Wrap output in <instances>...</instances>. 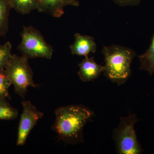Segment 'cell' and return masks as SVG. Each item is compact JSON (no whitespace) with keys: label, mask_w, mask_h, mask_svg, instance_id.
<instances>
[{"label":"cell","mask_w":154,"mask_h":154,"mask_svg":"<svg viewBox=\"0 0 154 154\" xmlns=\"http://www.w3.org/2000/svg\"><path fill=\"white\" fill-rule=\"evenodd\" d=\"M21 35L22 41L18 48L22 55L28 59L51 58L53 54L52 46L48 44L37 29L31 26H24Z\"/></svg>","instance_id":"5"},{"label":"cell","mask_w":154,"mask_h":154,"mask_svg":"<svg viewBox=\"0 0 154 154\" xmlns=\"http://www.w3.org/2000/svg\"><path fill=\"white\" fill-rule=\"evenodd\" d=\"M12 9L10 0H0V37L5 36L9 28V17Z\"/></svg>","instance_id":"11"},{"label":"cell","mask_w":154,"mask_h":154,"mask_svg":"<svg viewBox=\"0 0 154 154\" xmlns=\"http://www.w3.org/2000/svg\"><path fill=\"white\" fill-rule=\"evenodd\" d=\"M74 36V42L69 46L72 54L87 57L91 53L96 52L97 45L93 36L79 33H75Z\"/></svg>","instance_id":"8"},{"label":"cell","mask_w":154,"mask_h":154,"mask_svg":"<svg viewBox=\"0 0 154 154\" xmlns=\"http://www.w3.org/2000/svg\"><path fill=\"white\" fill-rule=\"evenodd\" d=\"M56 119L52 129L60 139L75 145L84 142L83 129L93 113L82 105L63 106L55 110Z\"/></svg>","instance_id":"1"},{"label":"cell","mask_w":154,"mask_h":154,"mask_svg":"<svg viewBox=\"0 0 154 154\" xmlns=\"http://www.w3.org/2000/svg\"><path fill=\"white\" fill-rule=\"evenodd\" d=\"M138 57L140 62V69L145 70L152 75L154 73V33L148 49Z\"/></svg>","instance_id":"10"},{"label":"cell","mask_w":154,"mask_h":154,"mask_svg":"<svg viewBox=\"0 0 154 154\" xmlns=\"http://www.w3.org/2000/svg\"><path fill=\"white\" fill-rule=\"evenodd\" d=\"M10 2L12 9L22 15L29 14L38 8V0H10Z\"/></svg>","instance_id":"12"},{"label":"cell","mask_w":154,"mask_h":154,"mask_svg":"<svg viewBox=\"0 0 154 154\" xmlns=\"http://www.w3.org/2000/svg\"><path fill=\"white\" fill-rule=\"evenodd\" d=\"M12 44L8 41L5 44L0 45V70L5 69L8 62L12 54Z\"/></svg>","instance_id":"15"},{"label":"cell","mask_w":154,"mask_h":154,"mask_svg":"<svg viewBox=\"0 0 154 154\" xmlns=\"http://www.w3.org/2000/svg\"><path fill=\"white\" fill-rule=\"evenodd\" d=\"M116 5L122 7L135 6L140 4L142 0H112Z\"/></svg>","instance_id":"16"},{"label":"cell","mask_w":154,"mask_h":154,"mask_svg":"<svg viewBox=\"0 0 154 154\" xmlns=\"http://www.w3.org/2000/svg\"><path fill=\"white\" fill-rule=\"evenodd\" d=\"M28 58L12 54L5 69L13 85L14 91L24 99L29 87L36 88L33 81V72L28 63Z\"/></svg>","instance_id":"3"},{"label":"cell","mask_w":154,"mask_h":154,"mask_svg":"<svg viewBox=\"0 0 154 154\" xmlns=\"http://www.w3.org/2000/svg\"><path fill=\"white\" fill-rule=\"evenodd\" d=\"M37 10L40 13H46L55 18H60L64 14L63 8L67 6L79 7L78 0H38Z\"/></svg>","instance_id":"7"},{"label":"cell","mask_w":154,"mask_h":154,"mask_svg":"<svg viewBox=\"0 0 154 154\" xmlns=\"http://www.w3.org/2000/svg\"><path fill=\"white\" fill-rule=\"evenodd\" d=\"M139 120L135 114L120 117L119 125L113 130V135L118 154H139L143 151L134 128L135 125Z\"/></svg>","instance_id":"4"},{"label":"cell","mask_w":154,"mask_h":154,"mask_svg":"<svg viewBox=\"0 0 154 154\" xmlns=\"http://www.w3.org/2000/svg\"><path fill=\"white\" fill-rule=\"evenodd\" d=\"M12 83L5 69L0 70V99H8L10 97L9 88Z\"/></svg>","instance_id":"14"},{"label":"cell","mask_w":154,"mask_h":154,"mask_svg":"<svg viewBox=\"0 0 154 154\" xmlns=\"http://www.w3.org/2000/svg\"><path fill=\"white\" fill-rule=\"evenodd\" d=\"M18 114V110L12 107L7 99H0V120H14Z\"/></svg>","instance_id":"13"},{"label":"cell","mask_w":154,"mask_h":154,"mask_svg":"<svg viewBox=\"0 0 154 154\" xmlns=\"http://www.w3.org/2000/svg\"><path fill=\"white\" fill-rule=\"evenodd\" d=\"M79 71L78 75L83 82H91L96 80L103 72L104 66L98 64L94 57H85L79 64Z\"/></svg>","instance_id":"9"},{"label":"cell","mask_w":154,"mask_h":154,"mask_svg":"<svg viewBox=\"0 0 154 154\" xmlns=\"http://www.w3.org/2000/svg\"><path fill=\"white\" fill-rule=\"evenodd\" d=\"M23 111L21 116L18 129L17 145H25L29 134L41 119L44 113L37 110L30 101L22 102Z\"/></svg>","instance_id":"6"},{"label":"cell","mask_w":154,"mask_h":154,"mask_svg":"<svg viewBox=\"0 0 154 154\" xmlns=\"http://www.w3.org/2000/svg\"><path fill=\"white\" fill-rule=\"evenodd\" d=\"M102 52L105 58L104 76L118 85L125 84L131 75V64L136 53L128 48L116 45L104 46Z\"/></svg>","instance_id":"2"}]
</instances>
